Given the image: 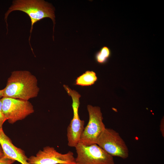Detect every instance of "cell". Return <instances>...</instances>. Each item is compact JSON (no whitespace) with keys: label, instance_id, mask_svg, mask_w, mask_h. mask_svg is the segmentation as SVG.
Returning a JSON list of instances; mask_svg holds the SVG:
<instances>
[{"label":"cell","instance_id":"ba28073f","mask_svg":"<svg viewBox=\"0 0 164 164\" xmlns=\"http://www.w3.org/2000/svg\"><path fill=\"white\" fill-rule=\"evenodd\" d=\"M28 162L29 164H76L72 152L62 154L50 146L39 150L35 156L28 158Z\"/></svg>","mask_w":164,"mask_h":164},{"label":"cell","instance_id":"6da1fadb","mask_svg":"<svg viewBox=\"0 0 164 164\" xmlns=\"http://www.w3.org/2000/svg\"><path fill=\"white\" fill-rule=\"evenodd\" d=\"M3 97L28 101L38 95L39 88L36 77L27 70L11 73L3 89Z\"/></svg>","mask_w":164,"mask_h":164},{"label":"cell","instance_id":"5bb4252c","mask_svg":"<svg viewBox=\"0 0 164 164\" xmlns=\"http://www.w3.org/2000/svg\"><path fill=\"white\" fill-rule=\"evenodd\" d=\"M160 130L162 136L164 137V118H162L160 121Z\"/></svg>","mask_w":164,"mask_h":164},{"label":"cell","instance_id":"7a4b0ae2","mask_svg":"<svg viewBox=\"0 0 164 164\" xmlns=\"http://www.w3.org/2000/svg\"><path fill=\"white\" fill-rule=\"evenodd\" d=\"M15 10L22 11L29 17L31 21V27L29 42L31 50L30 41L34 24L37 22L46 18L51 19L53 23V31L55 23L54 9L51 5L42 0H16L13 1L12 5L5 14V19L7 24L8 15L12 12Z\"/></svg>","mask_w":164,"mask_h":164},{"label":"cell","instance_id":"9c48e42d","mask_svg":"<svg viewBox=\"0 0 164 164\" xmlns=\"http://www.w3.org/2000/svg\"><path fill=\"white\" fill-rule=\"evenodd\" d=\"M0 144L4 155L7 157L22 164H29L28 162V158L24 150L13 144L11 139L5 135L2 128H0Z\"/></svg>","mask_w":164,"mask_h":164},{"label":"cell","instance_id":"9a60e30c","mask_svg":"<svg viewBox=\"0 0 164 164\" xmlns=\"http://www.w3.org/2000/svg\"><path fill=\"white\" fill-rule=\"evenodd\" d=\"M4 155V152L2 149V147L0 144V157Z\"/></svg>","mask_w":164,"mask_h":164},{"label":"cell","instance_id":"5b68a950","mask_svg":"<svg viewBox=\"0 0 164 164\" xmlns=\"http://www.w3.org/2000/svg\"><path fill=\"white\" fill-rule=\"evenodd\" d=\"M87 109L89 114V121L84 127L79 142L83 145H89L96 144L98 137L106 127L103 121L102 114L99 107L88 105Z\"/></svg>","mask_w":164,"mask_h":164},{"label":"cell","instance_id":"30bf717a","mask_svg":"<svg viewBox=\"0 0 164 164\" xmlns=\"http://www.w3.org/2000/svg\"><path fill=\"white\" fill-rule=\"evenodd\" d=\"M97 80L95 72L92 71H87L77 78L75 84L83 86H88L93 84Z\"/></svg>","mask_w":164,"mask_h":164},{"label":"cell","instance_id":"8fae6325","mask_svg":"<svg viewBox=\"0 0 164 164\" xmlns=\"http://www.w3.org/2000/svg\"><path fill=\"white\" fill-rule=\"evenodd\" d=\"M111 51L107 46H104L97 52L95 54L96 61L100 64L105 63L111 55Z\"/></svg>","mask_w":164,"mask_h":164},{"label":"cell","instance_id":"7c38bea8","mask_svg":"<svg viewBox=\"0 0 164 164\" xmlns=\"http://www.w3.org/2000/svg\"><path fill=\"white\" fill-rule=\"evenodd\" d=\"M6 120L7 119L2 110V102L0 98V128H2L3 125Z\"/></svg>","mask_w":164,"mask_h":164},{"label":"cell","instance_id":"3957f363","mask_svg":"<svg viewBox=\"0 0 164 164\" xmlns=\"http://www.w3.org/2000/svg\"><path fill=\"white\" fill-rule=\"evenodd\" d=\"M108 153L113 156L126 159L129 156V150L119 134L113 129L105 128L96 142Z\"/></svg>","mask_w":164,"mask_h":164},{"label":"cell","instance_id":"8992f818","mask_svg":"<svg viewBox=\"0 0 164 164\" xmlns=\"http://www.w3.org/2000/svg\"><path fill=\"white\" fill-rule=\"evenodd\" d=\"M63 86L68 94L72 98L73 111V118L67 129V144L69 147L75 148L79 142L84 128V121L80 119L78 114L80 104L79 99L81 95L76 91L71 90L68 86L64 85Z\"/></svg>","mask_w":164,"mask_h":164},{"label":"cell","instance_id":"4fadbf2b","mask_svg":"<svg viewBox=\"0 0 164 164\" xmlns=\"http://www.w3.org/2000/svg\"><path fill=\"white\" fill-rule=\"evenodd\" d=\"M15 161L9 158L4 155L0 157V164H12Z\"/></svg>","mask_w":164,"mask_h":164},{"label":"cell","instance_id":"277c9868","mask_svg":"<svg viewBox=\"0 0 164 164\" xmlns=\"http://www.w3.org/2000/svg\"><path fill=\"white\" fill-rule=\"evenodd\" d=\"M75 148L76 164H115L113 157L96 144L87 145L79 142Z\"/></svg>","mask_w":164,"mask_h":164},{"label":"cell","instance_id":"52a82bcc","mask_svg":"<svg viewBox=\"0 0 164 164\" xmlns=\"http://www.w3.org/2000/svg\"><path fill=\"white\" fill-rule=\"evenodd\" d=\"M1 100L3 111L10 124L23 120L34 111L28 101L6 97H3Z\"/></svg>","mask_w":164,"mask_h":164},{"label":"cell","instance_id":"2e32d148","mask_svg":"<svg viewBox=\"0 0 164 164\" xmlns=\"http://www.w3.org/2000/svg\"><path fill=\"white\" fill-rule=\"evenodd\" d=\"M3 89L0 90V98H1L3 97Z\"/></svg>","mask_w":164,"mask_h":164}]
</instances>
